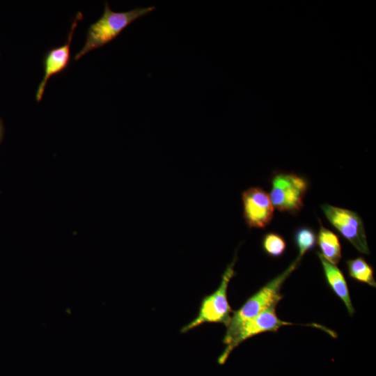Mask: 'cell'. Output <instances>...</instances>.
I'll return each mask as SVG.
<instances>
[{
  "instance_id": "14",
  "label": "cell",
  "mask_w": 376,
  "mask_h": 376,
  "mask_svg": "<svg viewBox=\"0 0 376 376\" xmlns=\"http://www.w3.org/2000/svg\"><path fill=\"white\" fill-rule=\"evenodd\" d=\"M2 135H3V126H2V124L0 121V141L2 139Z\"/></svg>"
},
{
  "instance_id": "7",
  "label": "cell",
  "mask_w": 376,
  "mask_h": 376,
  "mask_svg": "<svg viewBox=\"0 0 376 376\" xmlns=\"http://www.w3.org/2000/svg\"><path fill=\"white\" fill-rule=\"evenodd\" d=\"M243 217L249 228H265L274 217L269 194L260 187H250L242 193Z\"/></svg>"
},
{
  "instance_id": "5",
  "label": "cell",
  "mask_w": 376,
  "mask_h": 376,
  "mask_svg": "<svg viewBox=\"0 0 376 376\" xmlns=\"http://www.w3.org/2000/svg\"><path fill=\"white\" fill-rule=\"evenodd\" d=\"M321 208L331 225L360 253L369 255L366 231L361 217L355 212L323 204Z\"/></svg>"
},
{
  "instance_id": "6",
  "label": "cell",
  "mask_w": 376,
  "mask_h": 376,
  "mask_svg": "<svg viewBox=\"0 0 376 376\" xmlns=\"http://www.w3.org/2000/svg\"><path fill=\"white\" fill-rule=\"evenodd\" d=\"M277 304H273L268 306L242 327L232 341L225 346L222 353L218 357L217 363L219 365L224 364L234 349L246 340L262 333L276 332L283 326L295 324L281 320L277 316L276 313Z\"/></svg>"
},
{
  "instance_id": "4",
  "label": "cell",
  "mask_w": 376,
  "mask_h": 376,
  "mask_svg": "<svg viewBox=\"0 0 376 376\" xmlns=\"http://www.w3.org/2000/svg\"><path fill=\"white\" fill-rule=\"evenodd\" d=\"M307 187V181L303 177L278 173L272 180L269 199L274 208L295 214L303 207Z\"/></svg>"
},
{
  "instance_id": "11",
  "label": "cell",
  "mask_w": 376,
  "mask_h": 376,
  "mask_svg": "<svg viewBox=\"0 0 376 376\" xmlns=\"http://www.w3.org/2000/svg\"><path fill=\"white\" fill-rule=\"evenodd\" d=\"M348 276L356 281L376 287L373 267L362 257L346 261Z\"/></svg>"
},
{
  "instance_id": "2",
  "label": "cell",
  "mask_w": 376,
  "mask_h": 376,
  "mask_svg": "<svg viewBox=\"0 0 376 376\" xmlns=\"http://www.w3.org/2000/svg\"><path fill=\"white\" fill-rule=\"evenodd\" d=\"M154 10L155 6H149L136 8L126 12H113L106 1L102 17L88 27L84 45L74 56V60H78L90 51L109 43L134 21Z\"/></svg>"
},
{
  "instance_id": "9",
  "label": "cell",
  "mask_w": 376,
  "mask_h": 376,
  "mask_svg": "<svg viewBox=\"0 0 376 376\" xmlns=\"http://www.w3.org/2000/svg\"><path fill=\"white\" fill-rule=\"evenodd\" d=\"M317 255L321 262L326 281L333 292L343 302L350 315L354 313L349 288L344 274L336 265L327 260L320 252Z\"/></svg>"
},
{
  "instance_id": "8",
  "label": "cell",
  "mask_w": 376,
  "mask_h": 376,
  "mask_svg": "<svg viewBox=\"0 0 376 376\" xmlns=\"http://www.w3.org/2000/svg\"><path fill=\"white\" fill-rule=\"evenodd\" d=\"M82 18V14L79 12L71 25L70 31L68 34L66 42L60 47L51 49L44 58V76L40 82L36 93V100L40 102L42 100L46 84L49 79L64 70L69 65L70 61V45L73 33L77 27V22Z\"/></svg>"
},
{
  "instance_id": "12",
  "label": "cell",
  "mask_w": 376,
  "mask_h": 376,
  "mask_svg": "<svg viewBox=\"0 0 376 376\" xmlns=\"http://www.w3.org/2000/svg\"><path fill=\"white\" fill-rule=\"evenodd\" d=\"M294 242L299 251L298 257L301 258L307 251L314 249L317 236L312 228L299 227L295 232Z\"/></svg>"
},
{
  "instance_id": "13",
  "label": "cell",
  "mask_w": 376,
  "mask_h": 376,
  "mask_svg": "<svg viewBox=\"0 0 376 376\" xmlns=\"http://www.w3.org/2000/svg\"><path fill=\"white\" fill-rule=\"evenodd\" d=\"M262 248L269 256L279 258L285 251L286 242L279 234L268 233L263 237Z\"/></svg>"
},
{
  "instance_id": "1",
  "label": "cell",
  "mask_w": 376,
  "mask_h": 376,
  "mask_svg": "<svg viewBox=\"0 0 376 376\" xmlns=\"http://www.w3.org/2000/svg\"><path fill=\"white\" fill-rule=\"evenodd\" d=\"M301 258L298 257L281 274L267 283L250 296L242 306L234 311L226 327L223 343L228 345L242 327L273 304H279L283 299L281 288L292 272L297 267Z\"/></svg>"
},
{
  "instance_id": "10",
  "label": "cell",
  "mask_w": 376,
  "mask_h": 376,
  "mask_svg": "<svg viewBox=\"0 0 376 376\" xmlns=\"http://www.w3.org/2000/svg\"><path fill=\"white\" fill-rule=\"evenodd\" d=\"M320 227L317 236L320 253L327 260L337 265L341 258V245L338 237L330 230L324 228L320 220Z\"/></svg>"
},
{
  "instance_id": "3",
  "label": "cell",
  "mask_w": 376,
  "mask_h": 376,
  "mask_svg": "<svg viewBox=\"0 0 376 376\" xmlns=\"http://www.w3.org/2000/svg\"><path fill=\"white\" fill-rule=\"evenodd\" d=\"M236 260L235 253L232 262L228 265L222 274L219 287L201 299L196 316L181 328V333L185 334L207 323L223 324L227 327L233 312L228 302L227 292L229 283L235 275L234 268Z\"/></svg>"
}]
</instances>
